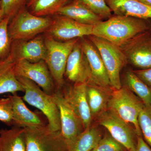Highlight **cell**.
<instances>
[{
  "label": "cell",
  "instance_id": "obj_6",
  "mask_svg": "<svg viewBox=\"0 0 151 151\" xmlns=\"http://www.w3.org/2000/svg\"><path fill=\"white\" fill-rule=\"evenodd\" d=\"M88 38L101 55L108 72L111 88L120 89L122 87L120 78L121 70L128 63L126 56L119 47L108 40L92 35Z\"/></svg>",
  "mask_w": 151,
  "mask_h": 151
},
{
  "label": "cell",
  "instance_id": "obj_33",
  "mask_svg": "<svg viewBox=\"0 0 151 151\" xmlns=\"http://www.w3.org/2000/svg\"><path fill=\"white\" fill-rule=\"evenodd\" d=\"M130 151H151V148L146 142L142 136H138L137 143L136 148Z\"/></svg>",
  "mask_w": 151,
  "mask_h": 151
},
{
  "label": "cell",
  "instance_id": "obj_25",
  "mask_svg": "<svg viewBox=\"0 0 151 151\" xmlns=\"http://www.w3.org/2000/svg\"><path fill=\"white\" fill-rule=\"evenodd\" d=\"M127 86L137 96L146 107L151 108V89L133 70L127 71L126 74Z\"/></svg>",
  "mask_w": 151,
  "mask_h": 151
},
{
  "label": "cell",
  "instance_id": "obj_17",
  "mask_svg": "<svg viewBox=\"0 0 151 151\" xmlns=\"http://www.w3.org/2000/svg\"><path fill=\"white\" fill-rule=\"evenodd\" d=\"M13 103L12 127L35 129L46 127L48 122L41 112H33L27 107L22 97L17 94L9 95Z\"/></svg>",
  "mask_w": 151,
  "mask_h": 151
},
{
  "label": "cell",
  "instance_id": "obj_2",
  "mask_svg": "<svg viewBox=\"0 0 151 151\" xmlns=\"http://www.w3.org/2000/svg\"><path fill=\"white\" fill-rule=\"evenodd\" d=\"M17 78L24 89V94L22 97L23 100L37 108L45 116L50 129L53 132L60 131L59 110L52 95L45 92L29 79L19 76H17Z\"/></svg>",
  "mask_w": 151,
  "mask_h": 151
},
{
  "label": "cell",
  "instance_id": "obj_14",
  "mask_svg": "<svg viewBox=\"0 0 151 151\" xmlns=\"http://www.w3.org/2000/svg\"><path fill=\"white\" fill-rule=\"evenodd\" d=\"M86 85L87 83L73 84L67 88L62 87L60 90L81 120L84 130L91 127L93 118L86 97Z\"/></svg>",
  "mask_w": 151,
  "mask_h": 151
},
{
  "label": "cell",
  "instance_id": "obj_3",
  "mask_svg": "<svg viewBox=\"0 0 151 151\" xmlns=\"http://www.w3.org/2000/svg\"><path fill=\"white\" fill-rule=\"evenodd\" d=\"M144 103L127 86L111 92L107 109L115 113L128 124H131L138 136H142L138 118Z\"/></svg>",
  "mask_w": 151,
  "mask_h": 151
},
{
  "label": "cell",
  "instance_id": "obj_20",
  "mask_svg": "<svg viewBox=\"0 0 151 151\" xmlns=\"http://www.w3.org/2000/svg\"><path fill=\"white\" fill-rule=\"evenodd\" d=\"M15 64V60L9 54L0 65V95L24 92L23 88L16 75Z\"/></svg>",
  "mask_w": 151,
  "mask_h": 151
},
{
  "label": "cell",
  "instance_id": "obj_15",
  "mask_svg": "<svg viewBox=\"0 0 151 151\" xmlns=\"http://www.w3.org/2000/svg\"><path fill=\"white\" fill-rule=\"evenodd\" d=\"M10 54L15 61L27 60L31 62L45 61L47 49L44 36L24 40H13Z\"/></svg>",
  "mask_w": 151,
  "mask_h": 151
},
{
  "label": "cell",
  "instance_id": "obj_37",
  "mask_svg": "<svg viewBox=\"0 0 151 151\" xmlns=\"http://www.w3.org/2000/svg\"><path fill=\"white\" fill-rule=\"evenodd\" d=\"M4 61H1V60H0V65Z\"/></svg>",
  "mask_w": 151,
  "mask_h": 151
},
{
  "label": "cell",
  "instance_id": "obj_27",
  "mask_svg": "<svg viewBox=\"0 0 151 151\" xmlns=\"http://www.w3.org/2000/svg\"><path fill=\"white\" fill-rule=\"evenodd\" d=\"M142 136L151 148V108L144 106L138 118Z\"/></svg>",
  "mask_w": 151,
  "mask_h": 151
},
{
  "label": "cell",
  "instance_id": "obj_11",
  "mask_svg": "<svg viewBox=\"0 0 151 151\" xmlns=\"http://www.w3.org/2000/svg\"><path fill=\"white\" fill-rule=\"evenodd\" d=\"M53 22L45 34L55 40L67 41L92 35L94 26L82 24L68 17L53 15Z\"/></svg>",
  "mask_w": 151,
  "mask_h": 151
},
{
  "label": "cell",
  "instance_id": "obj_7",
  "mask_svg": "<svg viewBox=\"0 0 151 151\" xmlns=\"http://www.w3.org/2000/svg\"><path fill=\"white\" fill-rule=\"evenodd\" d=\"M27 151H68L60 131L53 132L46 127L24 129Z\"/></svg>",
  "mask_w": 151,
  "mask_h": 151
},
{
  "label": "cell",
  "instance_id": "obj_12",
  "mask_svg": "<svg viewBox=\"0 0 151 151\" xmlns=\"http://www.w3.org/2000/svg\"><path fill=\"white\" fill-rule=\"evenodd\" d=\"M52 96L59 110L60 132L68 145L84 131L83 124L60 90H57Z\"/></svg>",
  "mask_w": 151,
  "mask_h": 151
},
{
  "label": "cell",
  "instance_id": "obj_29",
  "mask_svg": "<svg viewBox=\"0 0 151 151\" xmlns=\"http://www.w3.org/2000/svg\"><path fill=\"white\" fill-rule=\"evenodd\" d=\"M29 0H1V6L4 18L10 20L20 10L25 7Z\"/></svg>",
  "mask_w": 151,
  "mask_h": 151
},
{
  "label": "cell",
  "instance_id": "obj_31",
  "mask_svg": "<svg viewBox=\"0 0 151 151\" xmlns=\"http://www.w3.org/2000/svg\"><path fill=\"white\" fill-rule=\"evenodd\" d=\"M13 103L9 96L0 99V122L12 126Z\"/></svg>",
  "mask_w": 151,
  "mask_h": 151
},
{
  "label": "cell",
  "instance_id": "obj_1",
  "mask_svg": "<svg viewBox=\"0 0 151 151\" xmlns=\"http://www.w3.org/2000/svg\"><path fill=\"white\" fill-rule=\"evenodd\" d=\"M149 29L146 20L115 15L94 26L92 35L104 39L120 47L139 34Z\"/></svg>",
  "mask_w": 151,
  "mask_h": 151
},
{
  "label": "cell",
  "instance_id": "obj_5",
  "mask_svg": "<svg viewBox=\"0 0 151 151\" xmlns=\"http://www.w3.org/2000/svg\"><path fill=\"white\" fill-rule=\"evenodd\" d=\"M44 37L47 49L45 62L52 76L57 90H60L64 84L68 58L79 38L61 42L45 34Z\"/></svg>",
  "mask_w": 151,
  "mask_h": 151
},
{
  "label": "cell",
  "instance_id": "obj_16",
  "mask_svg": "<svg viewBox=\"0 0 151 151\" xmlns=\"http://www.w3.org/2000/svg\"><path fill=\"white\" fill-rule=\"evenodd\" d=\"M64 76L73 84L87 83L90 80V66L79 39L68 58Z\"/></svg>",
  "mask_w": 151,
  "mask_h": 151
},
{
  "label": "cell",
  "instance_id": "obj_4",
  "mask_svg": "<svg viewBox=\"0 0 151 151\" xmlns=\"http://www.w3.org/2000/svg\"><path fill=\"white\" fill-rule=\"evenodd\" d=\"M11 20L8 32L12 41L32 39L46 32L53 22L50 17L34 15L26 7L20 10Z\"/></svg>",
  "mask_w": 151,
  "mask_h": 151
},
{
  "label": "cell",
  "instance_id": "obj_34",
  "mask_svg": "<svg viewBox=\"0 0 151 151\" xmlns=\"http://www.w3.org/2000/svg\"><path fill=\"white\" fill-rule=\"evenodd\" d=\"M137 1L145 4L146 5L151 7V0H137Z\"/></svg>",
  "mask_w": 151,
  "mask_h": 151
},
{
  "label": "cell",
  "instance_id": "obj_19",
  "mask_svg": "<svg viewBox=\"0 0 151 151\" xmlns=\"http://www.w3.org/2000/svg\"><path fill=\"white\" fill-rule=\"evenodd\" d=\"M57 14L68 17L80 23L89 25H95L103 20L83 4L74 0L63 6Z\"/></svg>",
  "mask_w": 151,
  "mask_h": 151
},
{
  "label": "cell",
  "instance_id": "obj_22",
  "mask_svg": "<svg viewBox=\"0 0 151 151\" xmlns=\"http://www.w3.org/2000/svg\"><path fill=\"white\" fill-rule=\"evenodd\" d=\"M111 91L90 84L86 85V97L92 118L100 115L105 111Z\"/></svg>",
  "mask_w": 151,
  "mask_h": 151
},
{
  "label": "cell",
  "instance_id": "obj_26",
  "mask_svg": "<svg viewBox=\"0 0 151 151\" xmlns=\"http://www.w3.org/2000/svg\"><path fill=\"white\" fill-rule=\"evenodd\" d=\"M10 19L4 17L0 22V60L4 61L10 53L12 41L9 36L8 26Z\"/></svg>",
  "mask_w": 151,
  "mask_h": 151
},
{
  "label": "cell",
  "instance_id": "obj_30",
  "mask_svg": "<svg viewBox=\"0 0 151 151\" xmlns=\"http://www.w3.org/2000/svg\"><path fill=\"white\" fill-rule=\"evenodd\" d=\"M94 151H127V149L111 135L102 137Z\"/></svg>",
  "mask_w": 151,
  "mask_h": 151
},
{
  "label": "cell",
  "instance_id": "obj_10",
  "mask_svg": "<svg viewBox=\"0 0 151 151\" xmlns=\"http://www.w3.org/2000/svg\"><path fill=\"white\" fill-rule=\"evenodd\" d=\"M98 122L108 130L111 137L124 146L127 151L134 150L138 136L134 129L115 113L107 109L99 115Z\"/></svg>",
  "mask_w": 151,
  "mask_h": 151
},
{
  "label": "cell",
  "instance_id": "obj_21",
  "mask_svg": "<svg viewBox=\"0 0 151 151\" xmlns=\"http://www.w3.org/2000/svg\"><path fill=\"white\" fill-rule=\"evenodd\" d=\"M0 151H27L24 129L12 127L0 129Z\"/></svg>",
  "mask_w": 151,
  "mask_h": 151
},
{
  "label": "cell",
  "instance_id": "obj_8",
  "mask_svg": "<svg viewBox=\"0 0 151 151\" xmlns=\"http://www.w3.org/2000/svg\"><path fill=\"white\" fill-rule=\"evenodd\" d=\"M120 48L128 62L139 70L151 68V33L150 30L139 34Z\"/></svg>",
  "mask_w": 151,
  "mask_h": 151
},
{
  "label": "cell",
  "instance_id": "obj_18",
  "mask_svg": "<svg viewBox=\"0 0 151 151\" xmlns=\"http://www.w3.org/2000/svg\"><path fill=\"white\" fill-rule=\"evenodd\" d=\"M115 15L147 20L151 19V7L137 0H106Z\"/></svg>",
  "mask_w": 151,
  "mask_h": 151
},
{
  "label": "cell",
  "instance_id": "obj_28",
  "mask_svg": "<svg viewBox=\"0 0 151 151\" xmlns=\"http://www.w3.org/2000/svg\"><path fill=\"white\" fill-rule=\"evenodd\" d=\"M82 3L103 19L112 16V11L106 0H74Z\"/></svg>",
  "mask_w": 151,
  "mask_h": 151
},
{
  "label": "cell",
  "instance_id": "obj_24",
  "mask_svg": "<svg viewBox=\"0 0 151 151\" xmlns=\"http://www.w3.org/2000/svg\"><path fill=\"white\" fill-rule=\"evenodd\" d=\"M68 0H29L27 9L31 13L38 17H50L57 14Z\"/></svg>",
  "mask_w": 151,
  "mask_h": 151
},
{
  "label": "cell",
  "instance_id": "obj_13",
  "mask_svg": "<svg viewBox=\"0 0 151 151\" xmlns=\"http://www.w3.org/2000/svg\"><path fill=\"white\" fill-rule=\"evenodd\" d=\"M79 42L89 62L91 77L87 84L96 85L108 91H111L108 72L98 50L89 39L79 38Z\"/></svg>",
  "mask_w": 151,
  "mask_h": 151
},
{
  "label": "cell",
  "instance_id": "obj_32",
  "mask_svg": "<svg viewBox=\"0 0 151 151\" xmlns=\"http://www.w3.org/2000/svg\"><path fill=\"white\" fill-rule=\"evenodd\" d=\"M133 71L151 89V68Z\"/></svg>",
  "mask_w": 151,
  "mask_h": 151
},
{
  "label": "cell",
  "instance_id": "obj_23",
  "mask_svg": "<svg viewBox=\"0 0 151 151\" xmlns=\"http://www.w3.org/2000/svg\"><path fill=\"white\" fill-rule=\"evenodd\" d=\"M102 137L99 130L90 127L68 145V151H93Z\"/></svg>",
  "mask_w": 151,
  "mask_h": 151
},
{
  "label": "cell",
  "instance_id": "obj_38",
  "mask_svg": "<svg viewBox=\"0 0 151 151\" xmlns=\"http://www.w3.org/2000/svg\"><path fill=\"white\" fill-rule=\"evenodd\" d=\"M93 151H94V150H93Z\"/></svg>",
  "mask_w": 151,
  "mask_h": 151
},
{
  "label": "cell",
  "instance_id": "obj_35",
  "mask_svg": "<svg viewBox=\"0 0 151 151\" xmlns=\"http://www.w3.org/2000/svg\"><path fill=\"white\" fill-rule=\"evenodd\" d=\"M4 18V14H3L2 9L1 6V0H0V22L2 21Z\"/></svg>",
  "mask_w": 151,
  "mask_h": 151
},
{
  "label": "cell",
  "instance_id": "obj_9",
  "mask_svg": "<svg viewBox=\"0 0 151 151\" xmlns=\"http://www.w3.org/2000/svg\"><path fill=\"white\" fill-rule=\"evenodd\" d=\"M14 69L17 76L31 80L47 94L52 95L56 91L54 80L44 60L34 63L18 60L15 61Z\"/></svg>",
  "mask_w": 151,
  "mask_h": 151
},
{
  "label": "cell",
  "instance_id": "obj_36",
  "mask_svg": "<svg viewBox=\"0 0 151 151\" xmlns=\"http://www.w3.org/2000/svg\"><path fill=\"white\" fill-rule=\"evenodd\" d=\"M149 30H150V32L151 33V24L149 26Z\"/></svg>",
  "mask_w": 151,
  "mask_h": 151
}]
</instances>
